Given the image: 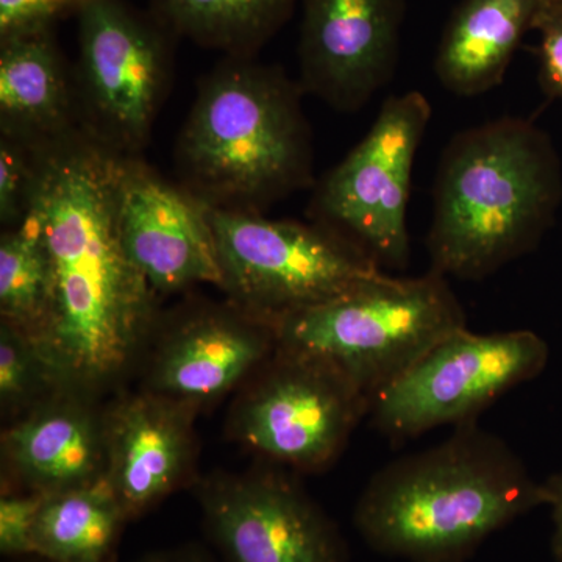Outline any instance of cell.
<instances>
[{"label":"cell","mask_w":562,"mask_h":562,"mask_svg":"<svg viewBox=\"0 0 562 562\" xmlns=\"http://www.w3.org/2000/svg\"><path fill=\"white\" fill-rule=\"evenodd\" d=\"M52 383L38 347L27 335L2 322L0 327V401L3 409L31 402L40 386Z\"/></svg>","instance_id":"obj_22"},{"label":"cell","mask_w":562,"mask_h":562,"mask_svg":"<svg viewBox=\"0 0 562 562\" xmlns=\"http://www.w3.org/2000/svg\"><path fill=\"white\" fill-rule=\"evenodd\" d=\"M79 11L81 127L133 157L146 146L171 77V33L124 0H85Z\"/></svg>","instance_id":"obj_9"},{"label":"cell","mask_w":562,"mask_h":562,"mask_svg":"<svg viewBox=\"0 0 562 562\" xmlns=\"http://www.w3.org/2000/svg\"><path fill=\"white\" fill-rule=\"evenodd\" d=\"M561 202L560 154L535 122L502 117L458 133L436 172L431 271L464 281L494 276L536 250Z\"/></svg>","instance_id":"obj_3"},{"label":"cell","mask_w":562,"mask_h":562,"mask_svg":"<svg viewBox=\"0 0 562 562\" xmlns=\"http://www.w3.org/2000/svg\"><path fill=\"white\" fill-rule=\"evenodd\" d=\"M532 29L539 32V83L550 99L562 102V3L542 0Z\"/></svg>","instance_id":"obj_25"},{"label":"cell","mask_w":562,"mask_h":562,"mask_svg":"<svg viewBox=\"0 0 562 562\" xmlns=\"http://www.w3.org/2000/svg\"><path fill=\"white\" fill-rule=\"evenodd\" d=\"M136 562H211L206 554L199 552L194 547H181V549L165 550L144 554Z\"/></svg>","instance_id":"obj_28"},{"label":"cell","mask_w":562,"mask_h":562,"mask_svg":"<svg viewBox=\"0 0 562 562\" xmlns=\"http://www.w3.org/2000/svg\"><path fill=\"white\" fill-rule=\"evenodd\" d=\"M35 147L24 221L49 262V297L32 336L57 386L116 379L154 319L155 292L128 257L117 217L122 160L83 127Z\"/></svg>","instance_id":"obj_1"},{"label":"cell","mask_w":562,"mask_h":562,"mask_svg":"<svg viewBox=\"0 0 562 562\" xmlns=\"http://www.w3.org/2000/svg\"><path fill=\"white\" fill-rule=\"evenodd\" d=\"M279 351L276 328L257 317L211 312L192 317L161 347L151 392L184 403L206 401L235 386Z\"/></svg>","instance_id":"obj_15"},{"label":"cell","mask_w":562,"mask_h":562,"mask_svg":"<svg viewBox=\"0 0 562 562\" xmlns=\"http://www.w3.org/2000/svg\"><path fill=\"white\" fill-rule=\"evenodd\" d=\"M85 0H0V40L52 29L63 11Z\"/></svg>","instance_id":"obj_26"},{"label":"cell","mask_w":562,"mask_h":562,"mask_svg":"<svg viewBox=\"0 0 562 562\" xmlns=\"http://www.w3.org/2000/svg\"><path fill=\"white\" fill-rule=\"evenodd\" d=\"M557 2H560V3H562V0H557Z\"/></svg>","instance_id":"obj_29"},{"label":"cell","mask_w":562,"mask_h":562,"mask_svg":"<svg viewBox=\"0 0 562 562\" xmlns=\"http://www.w3.org/2000/svg\"><path fill=\"white\" fill-rule=\"evenodd\" d=\"M49 297V262L38 232L24 221L0 239L2 322L29 336L38 331Z\"/></svg>","instance_id":"obj_21"},{"label":"cell","mask_w":562,"mask_h":562,"mask_svg":"<svg viewBox=\"0 0 562 562\" xmlns=\"http://www.w3.org/2000/svg\"><path fill=\"white\" fill-rule=\"evenodd\" d=\"M542 484L547 494V506L552 508L553 532L550 549L554 562H562V469Z\"/></svg>","instance_id":"obj_27"},{"label":"cell","mask_w":562,"mask_h":562,"mask_svg":"<svg viewBox=\"0 0 562 562\" xmlns=\"http://www.w3.org/2000/svg\"><path fill=\"white\" fill-rule=\"evenodd\" d=\"M369 398L331 366L277 351L236 413L238 438L283 468L317 472L342 452Z\"/></svg>","instance_id":"obj_10"},{"label":"cell","mask_w":562,"mask_h":562,"mask_svg":"<svg viewBox=\"0 0 562 562\" xmlns=\"http://www.w3.org/2000/svg\"><path fill=\"white\" fill-rule=\"evenodd\" d=\"M128 517L106 479L44 494L33 558L44 562H113Z\"/></svg>","instance_id":"obj_19"},{"label":"cell","mask_w":562,"mask_h":562,"mask_svg":"<svg viewBox=\"0 0 562 562\" xmlns=\"http://www.w3.org/2000/svg\"><path fill=\"white\" fill-rule=\"evenodd\" d=\"M35 166V147L0 138V222L7 231L20 227L27 216Z\"/></svg>","instance_id":"obj_23"},{"label":"cell","mask_w":562,"mask_h":562,"mask_svg":"<svg viewBox=\"0 0 562 562\" xmlns=\"http://www.w3.org/2000/svg\"><path fill=\"white\" fill-rule=\"evenodd\" d=\"M74 88L52 29L0 40L2 136L41 146L77 131Z\"/></svg>","instance_id":"obj_17"},{"label":"cell","mask_w":562,"mask_h":562,"mask_svg":"<svg viewBox=\"0 0 562 562\" xmlns=\"http://www.w3.org/2000/svg\"><path fill=\"white\" fill-rule=\"evenodd\" d=\"M105 479L128 519L165 498L191 454V403L165 395H133L106 419Z\"/></svg>","instance_id":"obj_14"},{"label":"cell","mask_w":562,"mask_h":562,"mask_svg":"<svg viewBox=\"0 0 562 562\" xmlns=\"http://www.w3.org/2000/svg\"><path fill=\"white\" fill-rule=\"evenodd\" d=\"M302 87L254 57H227L199 85L177 144L187 190L213 209L254 211L313 184Z\"/></svg>","instance_id":"obj_4"},{"label":"cell","mask_w":562,"mask_h":562,"mask_svg":"<svg viewBox=\"0 0 562 562\" xmlns=\"http://www.w3.org/2000/svg\"><path fill=\"white\" fill-rule=\"evenodd\" d=\"M209 213L222 290L243 312L269 324L384 273L361 247L317 222L272 221L213 206Z\"/></svg>","instance_id":"obj_6"},{"label":"cell","mask_w":562,"mask_h":562,"mask_svg":"<svg viewBox=\"0 0 562 562\" xmlns=\"http://www.w3.org/2000/svg\"><path fill=\"white\" fill-rule=\"evenodd\" d=\"M543 505V484L519 454L473 422L376 472L355 505L353 525L383 557L469 562L492 535Z\"/></svg>","instance_id":"obj_2"},{"label":"cell","mask_w":562,"mask_h":562,"mask_svg":"<svg viewBox=\"0 0 562 562\" xmlns=\"http://www.w3.org/2000/svg\"><path fill=\"white\" fill-rule=\"evenodd\" d=\"M44 494L3 495L0 501V553L9 558L33 557V530Z\"/></svg>","instance_id":"obj_24"},{"label":"cell","mask_w":562,"mask_h":562,"mask_svg":"<svg viewBox=\"0 0 562 562\" xmlns=\"http://www.w3.org/2000/svg\"><path fill=\"white\" fill-rule=\"evenodd\" d=\"M542 0H464L443 32L435 72L442 88L475 98L497 88Z\"/></svg>","instance_id":"obj_18"},{"label":"cell","mask_w":562,"mask_h":562,"mask_svg":"<svg viewBox=\"0 0 562 562\" xmlns=\"http://www.w3.org/2000/svg\"><path fill=\"white\" fill-rule=\"evenodd\" d=\"M2 443L31 492L54 494L105 479V425L76 398L35 406L3 432Z\"/></svg>","instance_id":"obj_16"},{"label":"cell","mask_w":562,"mask_h":562,"mask_svg":"<svg viewBox=\"0 0 562 562\" xmlns=\"http://www.w3.org/2000/svg\"><path fill=\"white\" fill-rule=\"evenodd\" d=\"M431 114L430 102L419 91L392 95L371 131L314 190L317 224L357 244L382 269L403 271L412 258L413 166Z\"/></svg>","instance_id":"obj_8"},{"label":"cell","mask_w":562,"mask_h":562,"mask_svg":"<svg viewBox=\"0 0 562 562\" xmlns=\"http://www.w3.org/2000/svg\"><path fill=\"white\" fill-rule=\"evenodd\" d=\"M202 506L225 562H349L336 524L283 473L211 484Z\"/></svg>","instance_id":"obj_11"},{"label":"cell","mask_w":562,"mask_h":562,"mask_svg":"<svg viewBox=\"0 0 562 562\" xmlns=\"http://www.w3.org/2000/svg\"><path fill=\"white\" fill-rule=\"evenodd\" d=\"M272 325L280 350L331 366L371 402L468 321L449 279L430 269L414 279L384 272Z\"/></svg>","instance_id":"obj_5"},{"label":"cell","mask_w":562,"mask_h":562,"mask_svg":"<svg viewBox=\"0 0 562 562\" xmlns=\"http://www.w3.org/2000/svg\"><path fill=\"white\" fill-rule=\"evenodd\" d=\"M299 0H150L172 36L227 57H254L290 20Z\"/></svg>","instance_id":"obj_20"},{"label":"cell","mask_w":562,"mask_h":562,"mask_svg":"<svg viewBox=\"0 0 562 562\" xmlns=\"http://www.w3.org/2000/svg\"><path fill=\"white\" fill-rule=\"evenodd\" d=\"M117 217L128 257L155 292L210 283L221 288V268L209 205L187 188L162 180L124 157Z\"/></svg>","instance_id":"obj_13"},{"label":"cell","mask_w":562,"mask_h":562,"mask_svg":"<svg viewBox=\"0 0 562 562\" xmlns=\"http://www.w3.org/2000/svg\"><path fill=\"white\" fill-rule=\"evenodd\" d=\"M538 333H452L369 402L373 428L392 443L436 428L479 422L498 398L549 364Z\"/></svg>","instance_id":"obj_7"},{"label":"cell","mask_w":562,"mask_h":562,"mask_svg":"<svg viewBox=\"0 0 562 562\" xmlns=\"http://www.w3.org/2000/svg\"><path fill=\"white\" fill-rule=\"evenodd\" d=\"M406 0H302L301 87L357 113L394 79Z\"/></svg>","instance_id":"obj_12"}]
</instances>
